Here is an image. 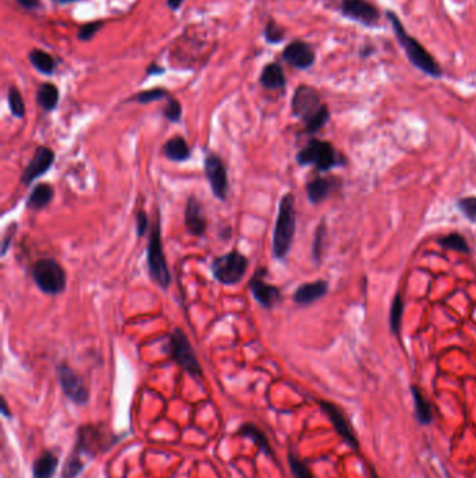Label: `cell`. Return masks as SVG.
I'll use <instances>...</instances> for the list:
<instances>
[{
    "instance_id": "obj_39",
    "label": "cell",
    "mask_w": 476,
    "mask_h": 478,
    "mask_svg": "<svg viewBox=\"0 0 476 478\" xmlns=\"http://www.w3.org/2000/svg\"><path fill=\"white\" fill-rule=\"evenodd\" d=\"M12 235H13V234H12V229H10V234L5 238V241H3V247H2V251H3L2 253H3V255H6V252H8V249H9V244H10V241H12V239H10Z\"/></svg>"
},
{
    "instance_id": "obj_1",
    "label": "cell",
    "mask_w": 476,
    "mask_h": 478,
    "mask_svg": "<svg viewBox=\"0 0 476 478\" xmlns=\"http://www.w3.org/2000/svg\"><path fill=\"white\" fill-rule=\"evenodd\" d=\"M388 21L391 23L393 31L395 34V38L398 40L401 48L404 49L408 60H410L418 71L422 73L433 77V79H440L443 76V71H441V66L437 63V60L432 56V53L412 36L406 32L404 24L401 23L399 17L394 12H387L386 13Z\"/></svg>"
},
{
    "instance_id": "obj_25",
    "label": "cell",
    "mask_w": 476,
    "mask_h": 478,
    "mask_svg": "<svg viewBox=\"0 0 476 478\" xmlns=\"http://www.w3.org/2000/svg\"><path fill=\"white\" fill-rule=\"evenodd\" d=\"M29 59H31V63L34 64V67H36V69L40 71L41 73H44V75L53 73L55 60L49 53H47L44 51H32L29 53Z\"/></svg>"
},
{
    "instance_id": "obj_31",
    "label": "cell",
    "mask_w": 476,
    "mask_h": 478,
    "mask_svg": "<svg viewBox=\"0 0 476 478\" xmlns=\"http://www.w3.org/2000/svg\"><path fill=\"white\" fill-rule=\"evenodd\" d=\"M9 105L10 111L16 118H23L25 115V105L23 97L17 88H10L9 90Z\"/></svg>"
},
{
    "instance_id": "obj_23",
    "label": "cell",
    "mask_w": 476,
    "mask_h": 478,
    "mask_svg": "<svg viewBox=\"0 0 476 478\" xmlns=\"http://www.w3.org/2000/svg\"><path fill=\"white\" fill-rule=\"evenodd\" d=\"M412 396H414V401H415V412H416L418 421L422 425L430 424L433 420L430 403L423 397L422 392L416 386H412Z\"/></svg>"
},
{
    "instance_id": "obj_36",
    "label": "cell",
    "mask_w": 476,
    "mask_h": 478,
    "mask_svg": "<svg viewBox=\"0 0 476 478\" xmlns=\"http://www.w3.org/2000/svg\"><path fill=\"white\" fill-rule=\"evenodd\" d=\"M267 40L269 42H278L284 40V32L274 24H269L267 27Z\"/></svg>"
},
{
    "instance_id": "obj_27",
    "label": "cell",
    "mask_w": 476,
    "mask_h": 478,
    "mask_svg": "<svg viewBox=\"0 0 476 478\" xmlns=\"http://www.w3.org/2000/svg\"><path fill=\"white\" fill-rule=\"evenodd\" d=\"M438 244L441 245V248L449 249V251H457V252L466 253V255L471 252V249L465 241V238L458 232H451V234L443 236L438 241Z\"/></svg>"
},
{
    "instance_id": "obj_37",
    "label": "cell",
    "mask_w": 476,
    "mask_h": 478,
    "mask_svg": "<svg viewBox=\"0 0 476 478\" xmlns=\"http://www.w3.org/2000/svg\"><path fill=\"white\" fill-rule=\"evenodd\" d=\"M99 27H101L99 23H94V24H88V25L83 27V29L80 31V38L81 40H90Z\"/></svg>"
},
{
    "instance_id": "obj_34",
    "label": "cell",
    "mask_w": 476,
    "mask_h": 478,
    "mask_svg": "<svg viewBox=\"0 0 476 478\" xmlns=\"http://www.w3.org/2000/svg\"><path fill=\"white\" fill-rule=\"evenodd\" d=\"M168 97V92L162 88H154V90H150V91H143L137 95V99L139 102H142V104H148V102H153V101H158V99H162Z\"/></svg>"
},
{
    "instance_id": "obj_5",
    "label": "cell",
    "mask_w": 476,
    "mask_h": 478,
    "mask_svg": "<svg viewBox=\"0 0 476 478\" xmlns=\"http://www.w3.org/2000/svg\"><path fill=\"white\" fill-rule=\"evenodd\" d=\"M296 161L299 165H315L320 173L344 164L341 155H339L331 143L323 142L319 139H312L298 154Z\"/></svg>"
},
{
    "instance_id": "obj_42",
    "label": "cell",
    "mask_w": 476,
    "mask_h": 478,
    "mask_svg": "<svg viewBox=\"0 0 476 478\" xmlns=\"http://www.w3.org/2000/svg\"><path fill=\"white\" fill-rule=\"evenodd\" d=\"M373 478H380V477H379V475H378L375 471H373Z\"/></svg>"
},
{
    "instance_id": "obj_19",
    "label": "cell",
    "mask_w": 476,
    "mask_h": 478,
    "mask_svg": "<svg viewBox=\"0 0 476 478\" xmlns=\"http://www.w3.org/2000/svg\"><path fill=\"white\" fill-rule=\"evenodd\" d=\"M163 154L168 160L175 162H183L190 158L191 151L187 142L182 136H175L171 140H168L163 146Z\"/></svg>"
},
{
    "instance_id": "obj_30",
    "label": "cell",
    "mask_w": 476,
    "mask_h": 478,
    "mask_svg": "<svg viewBox=\"0 0 476 478\" xmlns=\"http://www.w3.org/2000/svg\"><path fill=\"white\" fill-rule=\"evenodd\" d=\"M326 224L324 221H321V224L317 227L316 232H315V239H313V248H312V255L315 262H320L321 260V253L324 249V239H326Z\"/></svg>"
},
{
    "instance_id": "obj_29",
    "label": "cell",
    "mask_w": 476,
    "mask_h": 478,
    "mask_svg": "<svg viewBox=\"0 0 476 478\" xmlns=\"http://www.w3.org/2000/svg\"><path fill=\"white\" fill-rule=\"evenodd\" d=\"M288 462H289V467L293 478H315L310 468L302 460H299L293 453L288 455Z\"/></svg>"
},
{
    "instance_id": "obj_26",
    "label": "cell",
    "mask_w": 476,
    "mask_h": 478,
    "mask_svg": "<svg viewBox=\"0 0 476 478\" xmlns=\"http://www.w3.org/2000/svg\"><path fill=\"white\" fill-rule=\"evenodd\" d=\"M239 433H241L242 436H246V438L252 439V440L256 443V445L260 446L267 455L273 456V452H271V448H269V445H268V440H267L265 435H264L257 427H254L253 424H245V425L239 429Z\"/></svg>"
},
{
    "instance_id": "obj_17",
    "label": "cell",
    "mask_w": 476,
    "mask_h": 478,
    "mask_svg": "<svg viewBox=\"0 0 476 478\" xmlns=\"http://www.w3.org/2000/svg\"><path fill=\"white\" fill-rule=\"evenodd\" d=\"M327 292H328V283L326 280L304 283L295 291L293 301L298 305H310L321 299Z\"/></svg>"
},
{
    "instance_id": "obj_33",
    "label": "cell",
    "mask_w": 476,
    "mask_h": 478,
    "mask_svg": "<svg viewBox=\"0 0 476 478\" xmlns=\"http://www.w3.org/2000/svg\"><path fill=\"white\" fill-rule=\"evenodd\" d=\"M163 114H165V118L169 122H174V123L179 122L181 116H182V105L179 104L178 101L171 99V101H169V104L166 105Z\"/></svg>"
},
{
    "instance_id": "obj_20",
    "label": "cell",
    "mask_w": 476,
    "mask_h": 478,
    "mask_svg": "<svg viewBox=\"0 0 476 478\" xmlns=\"http://www.w3.org/2000/svg\"><path fill=\"white\" fill-rule=\"evenodd\" d=\"M260 83L263 87L268 90H278L285 87V75L282 67L277 63H271L264 67V71L260 77Z\"/></svg>"
},
{
    "instance_id": "obj_24",
    "label": "cell",
    "mask_w": 476,
    "mask_h": 478,
    "mask_svg": "<svg viewBox=\"0 0 476 478\" xmlns=\"http://www.w3.org/2000/svg\"><path fill=\"white\" fill-rule=\"evenodd\" d=\"M37 101L45 111H53L59 101L57 88L51 83L42 84L37 92Z\"/></svg>"
},
{
    "instance_id": "obj_15",
    "label": "cell",
    "mask_w": 476,
    "mask_h": 478,
    "mask_svg": "<svg viewBox=\"0 0 476 478\" xmlns=\"http://www.w3.org/2000/svg\"><path fill=\"white\" fill-rule=\"evenodd\" d=\"M185 224L193 236H202L207 229V218L201 201L196 196H190L186 203Z\"/></svg>"
},
{
    "instance_id": "obj_32",
    "label": "cell",
    "mask_w": 476,
    "mask_h": 478,
    "mask_svg": "<svg viewBox=\"0 0 476 478\" xmlns=\"http://www.w3.org/2000/svg\"><path fill=\"white\" fill-rule=\"evenodd\" d=\"M460 212L469 220H476V197H462L457 201Z\"/></svg>"
},
{
    "instance_id": "obj_35",
    "label": "cell",
    "mask_w": 476,
    "mask_h": 478,
    "mask_svg": "<svg viewBox=\"0 0 476 478\" xmlns=\"http://www.w3.org/2000/svg\"><path fill=\"white\" fill-rule=\"evenodd\" d=\"M148 229V217L147 213L144 210H139L135 213V232H137V236L142 238L146 235Z\"/></svg>"
},
{
    "instance_id": "obj_18",
    "label": "cell",
    "mask_w": 476,
    "mask_h": 478,
    "mask_svg": "<svg viewBox=\"0 0 476 478\" xmlns=\"http://www.w3.org/2000/svg\"><path fill=\"white\" fill-rule=\"evenodd\" d=\"M55 190L49 184H38L34 188L27 199V207L34 210H42L53 200Z\"/></svg>"
},
{
    "instance_id": "obj_21",
    "label": "cell",
    "mask_w": 476,
    "mask_h": 478,
    "mask_svg": "<svg viewBox=\"0 0 476 478\" xmlns=\"http://www.w3.org/2000/svg\"><path fill=\"white\" fill-rule=\"evenodd\" d=\"M57 467V457L47 451L44 452L32 466L34 478H52Z\"/></svg>"
},
{
    "instance_id": "obj_7",
    "label": "cell",
    "mask_w": 476,
    "mask_h": 478,
    "mask_svg": "<svg viewBox=\"0 0 476 478\" xmlns=\"http://www.w3.org/2000/svg\"><path fill=\"white\" fill-rule=\"evenodd\" d=\"M249 260L239 251H230L217 257L211 264L214 279L224 286H235L241 283L246 275Z\"/></svg>"
},
{
    "instance_id": "obj_9",
    "label": "cell",
    "mask_w": 476,
    "mask_h": 478,
    "mask_svg": "<svg viewBox=\"0 0 476 478\" xmlns=\"http://www.w3.org/2000/svg\"><path fill=\"white\" fill-rule=\"evenodd\" d=\"M204 173H206V178L210 184L213 194L218 200L225 201L228 199L229 184L224 160L215 153H209L206 160H204Z\"/></svg>"
},
{
    "instance_id": "obj_11",
    "label": "cell",
    "mask_w": 476,
    "mask_h": 478,
    "mask_svg": "<svg viewBox=\"0 0 476 478\" xmlns=\"http://www.w3.org/2000/svg\"><path fill=\"white\" fill-rule=\"evenodd\" d=\"M57 378L63 389V393L76 404H85L90 399L88 389L85 388L83 379L66 364L57 366Z\"/></svg>"
},
{
    "instance_id": "obj_3",
    "label": "cell",
    "mask_w": 476,
    "mask_h": 478,
    "mask_svg": "<svg viewBox=\"0 0 476 478\" xmlns=\"http://www.w3.org/2000/svg\"><path fill=\"white\" fill-rule=\"evenodd\" d=\"M296 232V210L295 196L285 193L278 204V216L273 235V255L278 260H284L293 245Z\"/></svg>"
},
{
    "instance_id": "obj_14",
    "label": "cell",
    "mask_w": 476,
    "mask_h": 478,
    "mask_svg": "<svg viewBox=\"0 0 476 478\" xmlns=\"http://www.w3.org/2000/svg\"><path fill=\"white\" fill-rule=\"evenodd\" d=\"M320 407L323 408V412L327 414V417L332 423L338 435L341 436L351 448L358 449V440H356L354 431H352L348 420L345 418L341 410H339L335 404H332L330 401H320Z\"/></svg>"
},
{
    "instance_id": "obj_13",
    "label": "cell",
    "mask_w": 476,
    "mask_h": 478,
    "mask_svg": "<svg viewBox=\"0 0 476 478\" xmlns=\"http://www.w3.org/2000/svg\"><path fill=\"white\" fill-rule=\"evenodd\" d=\"M55 162V153L45 146H40L34 153L29 164L25 166L21 175V184L29 186L34 181L45 175Z\"/></svg>"
},
{
    "instance_id": "obj_40",
    "label": "cell",
    "mask_w": 476,
    "mask_h": 478,
    "mask_svg": "<svg viewBox=\"0 0 476 478\" xmlns=\"http://www.w3.org/2000/svg\"><path fill=\"white\" fill-rule=\"evenodd\" d=\"M183 0H169V6H171L174 10H176L181 5H182Z\"/></svg>"
},
{
    "instance_id": "obj_16",
    "label": "cell",
    "mask_w": 476,
    "mask_h": 478,
    "mask_svg": "<svg viewBox=\"0 0 476 478\" xmlns=\"http://www.w3.org/2000/svg\"><path fill=\"white\" fill-rule=\"evenodd\" d=\"M284 59L296 69L304 71L313 66L316 60V53L313 48L303 41H293L284 51Z\"/></svg>"
},
{
    "instance_id": "obj_2",
    "label": "cell",
    "mask_w": 476,
    "mask_h": 478,
    "mask_svg": "<svg viewBox=\"0 0 476 478\" xmlns=\"http://www.w3.org/2000/svg\"><path fill=\"white\" fill-rule=\"evenodd\" d=\"M292 114L304 123V130L309 134L319 131L330 119V111L321 104L319 92L309 86L296 88L292 98Z\"/></svg>"
},
{
    "instance_id": "obj_28",
    "label": "cell",
    "mask_w": 476,
    "mask_h": 478,
    "mask_svg": "<svg viewBox=\"0 0 476 478\" xmlns=\"http://www.w3.org/2000/svg\"><path fill=\"white\" fill-rule=\"evenodd\" d=\"M402 314H404V302L401 295L397 292L390 310V327L394 334L399 333L401 329V322H402Z\"/></svg>"
},
{
    "instance_id": "obj_22",
    "label": "cell",
    "mask_w": 476,
    "mask_h": 478,
    "mask_svg": "<svg viewBox=\"0 0 476 478\" xmlns=\"http://www.w3.org/2000/svg\"><path fill=\"white\" fill-rule=\"evenodd\" d=\"M334 188L332 179L328 178H316L313 181H310L306 186V190H308V197L309 201L313 204H317L320 201H323L324 199H327L331 193Z\"/></svg>"
},
{
    "instance_id": "obj_4",
    "label": "cell",
    "mask_w": 476,
    "mask_h": 478,
    "mask_svg": "<svg viewBox=\"0 0 476 478\" xmlns=\"http://www.w3.org/2000/svg\"><path fill=\"white\" fill-rule=\"evenodd\" d=\"M147 266L148 271L153 277V280L163 290H166L171 284V273H169L166 257L163 253L162 247V236H161V223L159 217L157 216L150 238H148V247H147Z\"/></svg>"
},
{
    "instance_id": "obj_38",
    "label": "cell",
    "mask_w": 476,
    "mask_h": 478,
    "mask_svg": "<svg viewBox=\"0 0 476 478\" xmlns=\"http://www.w3.org/2000/svg\"><path fill=\"white\" fill-rule=\"evenodd\" d=\"M18 2L27 8V9H34V8H37L38 3H40V0H18Z\"/></svg>"
},
{
    "instance_id": "obj_8",
    "label": "cell",
    "mask_w": 476,
    "mask_h": 478,
    "mask_svg": "<svg viewBox=\"0 0 476 478\" xmlns=\"http://www.w3.org/2000/svg\"><path fill=\"white\" fill-rule=\"evenodd\" d=\"M168 354L171 358L189 375L194 378H200L202 375L201 365L198 358L190 344L187 336L182 329H175L174 333L169 336L168 341Z\"/></svg>"
},
{
    "instance_id": "obj_10",
    "label": "cell",
    "mask_w": 476,
    "mask_h": 478,
    "mask_svg": "<svg viewBox=\"0 0 476 478\" xmlns=\"http://www.w3.org/2000/svg\"><path fill=\"white\" fill-rule=\"evenodd\" d=\"M267 270L264 267L259 268L249 281V288L254 299L265 310H273L282 301L281 291L278 287L271 286L265 281Z\"/></svg>"
},
{
    "instance_id": "obj_41",
    "label": "cell",
    "mask_w": 476,
    "mask_h": 478,
    "mask_svg": "<svg viewBox=\"0 0 476 478\" xmlns=\"http://www.w3.org/2000/svg\"><path fill=\"white\" fill-rule=\"evenodd\" d=\"M55 2H57V3H72V2H76V0H55Z\"/></svg>"
},
{
    "instance_id": "obj_12",
    "label": "cell",
    "mask_w": 476,
    "mask_h": 478,
    "mask_svg": "<svg viewBox=\"0 0 476 478\" xmlns=\"http://www.w3.org/2000/svg\"><path fill=\"white\" fill-rule=\"evenodd\" d=\"M341 13L344 17L365 27H375L380 20L379 9L369 0H343Z\"/></svg>"
},
{
    "instance_id": "obj_6",
    "label": "cell",
    "mask_w": 476,
    "mask_h": 478,
    "mask_svg": "<svg viewBox=\"0 0 476 478\" xmlns=\"http://www.w3.org/2000/svg\"><path fill=\"white\" fill-rule=\"evenodd\" d=\"M32 280L48 295H57L66 288V271L55 259H40L32 266Z\"/></svg>"
}]
</instances>
